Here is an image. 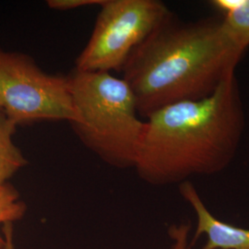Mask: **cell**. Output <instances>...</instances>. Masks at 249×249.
Here are the masks:
<instances>
[{
    "mask_svg": "<svg viewBox=\"0 0 249 249\" xmlns=\"http://www.w3.org/2000/svg\"><path fill=\"white\" fill-rule=\"evenodd\" d=\"M105 0H48V8L59 11H68L89 6H101Z\"/></svg>",
    "mask_w": 249,
    "mask_h": 249,
    "instance_id": "obj_11",
    "label": "cell"
},
{
    "mask_svg": "<svg viewBox=\"0 0 249 249\" xmlns=\"http://www.w3.org/2000/svg\"><path fill=\"white\" fill-rule=\"evenodd\" d=\"M3 235L6 241L5 249H16L14 244V233H13V224L9 223L3 227Z\"/></svg>",
    "mask_w": 249,
    "mask_h": 249,
    "instance_id": "obj_12",
    "label": "cell"
},
{
    "mask_svg": "<svg viewBox=\"0 0 249 249\" xmlns=\"http://www.w3.org/2000/svg\"><path fill=\"white\" fill-rule=\"evenodd\" d=\"M17 124L0 110V186L18 171L25 167L28 160L13 141Z\"/></svg>",
    "mask_w": 249,
    "mask_h": 249,
    "instance_id": "obj_7",
    "label": "cell"
},
{
    "mask_svg": "<svg viewBox=\"0 0 249 249\" xmlns=\"http://www.w3.org/2000/svg\"><path fill=\"white\" fill-rule=\"evenodd\" d=\"M68 76L76 116L71 124L79 140L109 165L133 168L145 121L130 87L109 72L74 69Z\"/></svg>",
    "mask_w": 249,
    "mask_h": 249,
    "instance_id": "obj_3",
    "label": "cell"
},
{
    "mask_svg": "<svg viewBox=\"0 0 249 249\" xmlns=\"http://www.w3.org/2000/svg\"><path fill=\"white\" fill-rule=\"evenodd\" d=\"M190 225L181 223L172 225L168 230L171 244L168 249H191L192 241L190 239Z\"/></svg>",
    "mask_w": 249,
    "mask_h": 249,
    "instance_id": "obj_10",
    "label": "cell"
},
{
    "mask_svg": "<svg viewBox=\"0 0 249 249\" xmlns=\"http://www.w3.org/2000/svg\"><path fill=\"white\" fill-rule=\"evenodd\" d=\"M245 50L222 18L183 21L172 11L129 55L122 79L133 92L139 116L212 95L235 75Z\"/></svg>",
    "mask_w": 249,
    "mask_h": 249,
    "instance_id": "obj_1",
    "label": "cell"
},
{
    "mask_svg": "<svg viewBox=\"0 0 249 249\" xmlns=\"http://www.w3.org/2000/svg\"><path fill=\"white\" fill-rule=\"evenodd\" d=\"M89 41L75 62L79 71H122L134 49L170 13L159 0H105Z\"/></svg>",
    "mask_w": 249,
    "mask_h": 249,
    "instance_id": "obj_4",
    "label": "cell"
},
{
    "mask_svg": "<svg viewBox=\"0 0 249 249\" xmlns=\"http://www.w3.org/2000/svg\"><path fill=\"white\" fill-rule=\"evenodd\" d=\"M245 124L233 75L206 98L174 104L146 118L133 169L152 186L219 174L234 160Z\"/></svg>",
    "mask_w": 249,
    "mask_h": 249,
    "instance_id": "obj_2",
    "label": "cell"
},
{
    "mask_svg": "<svg viewBox=\"0 0 249 249\" xmlns=\"http://www.w3.org/2000/svg\"><path fill=\"white\" fill-rule=\"evenodd\" d=\"M26 213V205L20 199L16 188L9 183L0 186V225L20 220ZM6 241L0 234V249H5Z\"/></svg>",
    "mask_w": 249,
    "mask_h": 249,
    "instance_id": "obj_9",
    "label": "cell"
},
{
    "mask_svg": "<svg viewBox=\"0 0 249 249\" xmlns=\"http://www.w3.org/2000/svg\"><path fill=\"white\" fill-rule=\"evenodd\" d=\"M222 14L223 25L232 40L245 51L249 46V0L212 2Z\"/></svg>",
    "mask_w": 249,
    "mask_h": 249,
    "instance_id": "obj_8",
    "label": "cell"
},
{
    "mask_svg": "<svg viewBox=\"0 0 249 249\" xmlns=\"http://www.w3.org/2000/svg\"><path fill=\"white\" fill-rule=\"evenodd\" d=\"M0 110L14 123L75 120L69 76L44 71L26 53L0 48Z\"/></svg>",
    "mask_w": 249,
    "mask_h": 249,
    "instance_id": "obj_5",
    "label": "cell"
},
{
    "mask_svg": "<svg viewBox=\"0 0 249 249\" xmlns=\"http://www.w3.org/2000/svg\"><path fill=\"white\" fill-rule=\"evenodd\" d=\"M179 191L196 214V231L191 239L192 244L205 235L207 242L202 249H249V230L216 218L190 181L180 184Z\"/></svg>",
    "mask_w": 249,
    "mask_h": 249,
    "instance_id": "obj_6",
    "label": "cell"
}]
</instances>
